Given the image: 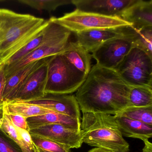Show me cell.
Here are the masks:
<instances>
[{"instance_id":"26","label":"cell","mask_w":152,"mask_h":152,"mask_svg":"<svg viewBox=\"0 0 152 152\" xmlns=\"http://www.w3.org/2000/svg\"><path fill=\"white\" fill-rule=\"evenodd\" d=\"M43 32V31L39 35L30 42L25 47L17 52L7 62L5 65L10 64L18 61L38 48L40 45L42 41Z\"/></svg>"},{"instance_id":"33","label":"cell","mask_w":152,"mask_h":152,"mask_svg":"<svg viewBox=\"0 0 152 152\" xmlns=\"http://www.w3.org/2000/svg\"><path fill=\"white\" fill-rule=\"evenodd\" d=\"M33 152H50L48 151H45L43 149H41L37 147L33 144Z\"/></svg>"},{"instance_id":"19","label":"cell","mask_w":152,"mask_h":152,"mask_svg":"<svg viewBox=\"0 0 152 152\" xmlns=\"http://www.w3.org/2000/svg\"><path fill=\"white\" fill-rule=\"evenodd\" d=\"M2 109L9 114L20 115L26 119L53 112L37 105L18 100L4 102Z\"/></svg>"},{"instance_id":"28","label":"cell","mask_w":152,"mask_h":152,"mask_svg":"<svg viewBox=\"0 0 152 152\" xmlns=\"http://www.w3.org/2000/svg\"><path fill=\"white\" fill-rule=\"evenodd\" d=\"M8 114L9 115L12 123L15 126L23 129L26 130L28 131H30V129L26 122V118L20 115L9 114Z\"/></svg>"},{"instance_id":"1","label":"cell","mask_w":152,"mask_h":152,"mask_svg":"<svg viewBox=\"0 0 152 152\" xmlns=\"http://www.w3.org/2000/svg\"><path fill=\"white\" fill-rule=\"evenodd\" d=\"M130 89L115 70L96 64L75 96L83 113L114 115L129 106Z\"/></svg>"},{"instance_id":"3","label":"cell","mask_w":152,"mask_h":152,"mask_svg":"<svg viewBox=\"0 0 152 152\" xmlns=\"http://www.w3.org/2000/svg\"><path fill=\"white\" fill-rule=\"evenodd\" d=\"M83 143L113 152H129V144L124 138L114 116L100 113H83L80 122Z\"/></svg>"},{"instance_id":"24","label":"cell","mask_w":152,"mask_h":152,"mask_svg":"<svg viewBox=\"0 0 152 152\" xmlns=\"http://www.w3.org/2000/svg\"><path fill=\"white\" fill-rule=\"evenodd\" d=\"M134 30V47L141 50L152 58V26Z\"/></svg>"},{"instance_id":"7","label":"cell","mask_w":152,"mask_h":152,"mask_svg":"<svg viewBox=\"0 0 152 152\" xmlns=\"http://www.w3.org/2000/svg\"><path fill=\"white\" fill-rule=\"evenodd\" d=\"M49 20L75 33L95 29L131 26L130 24L118 17L105 16L77 9L60 17H52Z\"/></svg>"},{"instance_id":"15","label":"cell","mask_w":152,"mask_h":152,"mask_svg":"<svg viewBox=\"0 0 152 152\" xmlns=\"http://www.w3.org/2000/svg\"><path fill=\"white\" fill-rule=\"evenodd\" d=\"M51 57H48L33 62L7 78L3 92V101L14 100L17 93L29 77L36 70L48 64Z\"/></svg>"},{"instance_id":"6","label":"cell","mask_w":152,"mask_h":152,"mask_svg":"<svg viewBox=\"0 0 152 152\" xmlns=\"http://www.w3.org/2000/svg\"><path fill=\"white\" fill-rule=\"evenodd\" d=\"M130 86L152 88V58L134 47L115 69Z\"/></svg>"},{"instance_id":"29","label":"cell","mask_w":152,"mask_h":152,"mask_svg":"<svg viewBox=\"0 0 152 152\" xmlns=\"http://www.w3.org/2000/svg\"><path fill=\"white\" fill-rule=\"evenodd\" d=\"M15 127L18 134L22 138L23 140L29 146L30 149L33 151V142L31 137L29 131L26 130L16 127V126Z\"/></svg>"},{"instance_id":"5","label":"cell","mask_w":152,"mask_h":152,"mask_svg":"<svg viewBox=\"0 0 152 152\" xmlns=\"http://www.w3.org/2000/svg\"><path fill=\"white\" fill-rule=\"evenodd\" d=\"M87 76L75 68L62 54L53 56L48 64L45 95L73 93L83 84Z\"/></svg>"},{"instance_id":"22","label":"cell","mask_w":152,"mask_h":152,"mask_svg":"<svg viewBox=\"0 0 152 152\" xmlns=\"http://www.w3.org/2000/svg\"><path fill=\"white\" fill-rule=\"evenodd\" d=\"M2 111V116L0 121V129L17 144L22 152H34L19 136L15 126L12 123L9 115L3 110Z\"/></svg>"},{"instance_id":"4","label":"cell","mask_w":152,"mask_h":152,"mask_svg":"<svg viewBox=\"0 0 152 152\" xmlns=\"http://www.w3.org/2000/svg\"><path fill=\"white\" fill-rule=\"evenodd\" d=\"M43 30L40 45L18 61L4 65L6 79L37 60L61 54L69 42L72 32L63 26L49 20Z\"/></svg>"},{"instance_id":"17","label":"cell","mask_w":152,"mask_h":152,"mask_svg":"<svg viewBox=\"0 0 152 152\" xmlns=\"http://www.w3.org/2000/svg\"><path fill=\"white\" fill-rule=\"evenodd\" d=\"M30 130L34 128L50 124H59L80 131V120L55 112L26 119Z\"/></svg>"},{"instance_id":"16","label":"cell","mask_w":152,"mask_h":152,"mask_svg":"<svg viewBox=\"0 0 152 152\" xmlns=\"http://www.w3.org/2000/svg\"><path fill=\"white\" fill-rule=\"evenodd\" d=\"M113 116L122 135L139 139L143 142L152 137V125L117 115Z\"/></svg>"},{"instance_id":"18","label":"cell","mask_w":152,"mask_h":152,"mask_svg":"<svg viewBox=\"0 0 152 152\" xmlns=\"http://www.w3.org/2000/svg\"><path fill=\"white\" fill-rule=\"evenodd\" d=\"M79 71L88 75L91 69V55L77 42L70 41L62 53Z\"/></svg>"},{"instance_id":"14","label":"cell","mask_w":152,"mask_h":152,"mask_svg":"<svg viewBox=\"0 0 152 152\" xmlns=\"http://www.w3.org/2000/svg\"><path fill=\"white\" fill-rule=\"evenodd\" d=\"M121 18L136 30L152 26V0H136L123 12Z\"/></svg>"},{"instance_id":"31","label":"cell","mask_w":152,"mask_h":152,"mask_svg":"<svg viewBox=\"0 0 152 152\" xmlns=\"http://www.w3.org/2000/svg\"><path fill=\"white\" fill-rule=\"evenodd\" d=\"M145 146L142 152H152V144L148 140L144 141Z\"/></svg>"},{"instance_id":"34","label":"cell","mask_w":152,"mask_h":152,"mask_svg":"<svg viewBox=\"0 0 152 152\" xmlns=\"http://www.w3.org/2000/svg\"><path fill=\"white\" fill-rule=\"evenodd\" d=\"M2 111H0V121H1V116H2Z\"/></svg>"},{"instance_id":"8","label":"cell","mask_w":152,"mask_h":152,"mask_svg":"<svg viewBox=\"0 0 152 152\" xmlns=\"http://www.w3.org/2000/svg\"><path fill=\"white\" fill-rule=\"evenodd\" d=\"M135 33L132 28L129 33L107 41L98 47L91 55L96 61V64L115 70L134 48Z\"/></svg>"},{"instance_id":"9","label":"cell","mask_w":152,"mask_h":152,"mask_svg":"<svg viewBox=\"0 0 152 152\" xmlns=\"http://www.w3.org/2000/svg\"><path fill=\"white\" fill-rule=\"evenodd\" d=\"M29 132L31 136L49 140L71 148H80L83 144L80 131L61 124L43 125L30 130Z\"/></svg>"},{"instance_id":"30","label":"cell","mask_w":152,"mask_h":152,"mask_svg":"<svg viewBox=\"0 0 152 152\" xmlns=\"http://www.w3.org/2000/svg\"><path fill=\"white\" fill-rule=\"evenodd\" d=\"M6 83V77L4 70V65L0 66V111H2L3 92Z\"/></svg>"},{"instance_id":"13","label":"cell","mask_w":152,"mask_h":152,"mask_svg":"<svg viewBox=\"0 0 152 152\" xmlns=\"http://www.w3.org/2000/svg\"><path fill=\"white\" fill-rule=\"evenodd\" d=\"M48 63L36 70L29 77L13 100L28 102L44 96Z\"/></svg>"},{"instance_id":"11","label":"cell","mask_w":152,"mask_h":152,"mask_svg":"<svg viewBox=\"0 0 152 152\" xmlns=\"http://www.w3.org/2000/svg\"><path fill=\"white\" fill-rule=\"evenodd\" d=\"M131 26L110 29H95L75 33L76 41L89 53H92L105 42L121 37L132 30Z\"/></svg>"},{"instance_id":"2","label":"cell","mask_w":152,"mask_h":152,"mask_svg":"<svg viewBox=\"0 0 152 152\" xmlns=\"http://www.w3.org/2000/svg\"><path fill=\"white\" fill-rule=\"evenodd\" d=\"M49 21L0 9V66L39 35Z\"/></svg>"},{"instance_id":"25","label":"cell","mask_w":152,"mask_h":152,"mask_svg":"<svg viewBox=\"0 0 152 152\" xmlns=\"http://www.w3.org/2000/svg\"><path fill=\"white\" fill-rule=\"evenodd\" d=\"M33 144L41 149L50 152H69V147L58 144L49 140L31 136Z\"/></svg>"},{"instance_id":"23","label":"cell","mask_w":152,"mask_h":152,"mask_svg":"<svg viewBox=\"0 0 152 152\" xmlns=\"http://www.w3.org/2000/svg\"><path fill=\"white\" fill-rule=\"evenodd\" d=\"M18 2L39 11L50 12L58 7L72 3V0H19Z\"/></svg>"},{"instance_id":"10","label":"cell","mask_w":152,"mask_h":152,"mask_svg":"<svg viewBox=\"0 0 152 152\" xmlns=\"http://www.w3.org/2000/svg\"><path fill=\"white\" fill-rule=\"evenodd\" d=\"M136 0H72L76 9L108 17L121 18L123 12Z\"/></svg>"},{"instance_id":"27","label":"cell","mask_w":152,"mask_h":152,"mask_svg":"<svg viewBox=\"0 0 152 152\" xmlns=\"http://www.w3.org/2000/svg\"><path fill=\"white\" fill-rule=\"evenodd\" d=\"M0 152H23L20 147L0 129Z\"/></svg>"},{"instance_id":"21","label":"cell","mask_w":152,"mask_h":152,"mask_svg":"<svg viewBox=\"0 0 152 152\" xmlns=\"http://www.w3.org/2000/svg\"><path fill=\"white\" fill-rule=\"evenodd\" d=\"M116 115L152 125V105L128 107Z\"/></svg>"},{"instance_id":"20","label":"cell","mask_w":152,"mask_h":152,"mask_svg":"<svg viewBox=\"0 0 152 152\" xmlns=\"http://www.w3.org/2000/svg\"><path fill=\"white\" fill-rule=\"evenodd\" d=\"M129 103V107L152 105V88L142 86H130Z\"/></svg>"},{"instance_id":"12","label":"cell","mask_w":152,"mask_h":152,"mask_svg":"<svg viewBox=\"0 0 152 152\" xmlns=\"http://www.w3.org/2000/svg\"><path fill=\"white\" fill-rule=\"evenodd\" d=\"M28 103L80 120V110L74 95L45 94L38 99L28 101Z\"/></svg>"},{"instance_id":"32","label":"cell","mask_w":152,"mask_h":152,"mask_svg":"<svg viewBox=\"0 0 152 152\" xmlns=\"http://www.w3.org/2000/svg\"><path fill=\"white\" fill-rule=\"evenodd\" d=\"M88 152H113L108 149L96 147V148L91 149Z\"/></svg>"}]
</instances>
